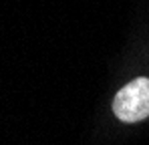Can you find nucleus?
<instances>
[{
    "instance_id": "1",
    "label": "nucleus",
    "mask_w": 149,
    "mask_h": 145,
    "mask_svg": "<svg viewBox=\"0 0 149 145\" xmlns=\"http://www.w3.org/2000/svg\"><path fill=\"white\" fill-rule=\"evenodd\" d=\"M113 113L125 123H137L149 117V79L139 77L127 83L113 99Z\"/></svg>"
}]
</instances>
